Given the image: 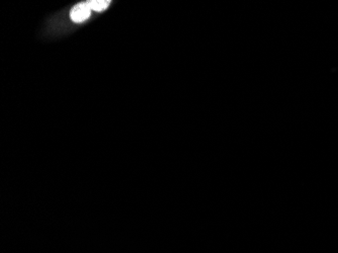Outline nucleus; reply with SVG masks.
<instances>
[{"instance_id": "nucleus-2", "label": "nucleus", "mask_w": 338, "mask_h": 253, "mask_svg": "<svg viewBox=\"0 0 338 253\" xmlns=\"http://www.w3.org/2000/svg\"><path fill=\"white\" fill-rule=\"evenodd\" d=\"M87 4L91 11L93 10L96 12H101L109 7L110 2H108V0H91V2H87Z\"/></svg>"}, {"instance_id": "nucleus-1", "label": "nucleus", "mask_w": 338, "mask_h": 253, "mask_svg": "<svg viewBox=\"0 0 338 253\" xmlns=\"http://www.w3.org/2000/svg\"><path fill=\"white\" fill-rule=\"evenodd\" d=\"M91 9L87 3H81L76 5L70 12V18L74 23H82L90 17Z\"/></svg>"}]
</instances>
